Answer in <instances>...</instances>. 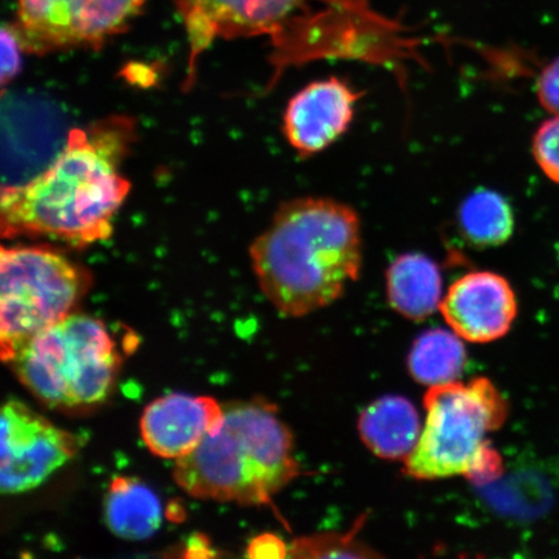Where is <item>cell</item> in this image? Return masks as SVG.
Listing matches in <instances>:
<instances>
[{"instance_id":"22","label":"cell","mask_w":559,"mask_h":559,"mask_svg":"<svg viewBox=\"0 0 559 559\" xmlns=\"http://www.w3.org/2000/svg\"><path fill=\"white\" fill-rule=\"evenodd\" d=\"M536 94L548 114L559 116V58L550 61L542 70L536 82Z\"/></svg>"},{"instance_id":"9","label":"cell","mask_w":559,"mask_h":559,"mask_svg":"<svg viewBox=\"0 0 559 559\" xmlns=\"http://www.w3.org/2000/svg\"><path fill=\"white\" fill-rule=\"evenodd\" d=\"M193 59L215 39L271 34L283 40L311 3L358 7L361 0H174Z\"/></svg>"},{"instance_id":"11","label":"cell","mask_w":559,"mask_h":559,"mask_svg":"<svg viewBox=\"0 0 559 559\" xmlns=\"http://www.w3.org/2000/svg\"><path fill=\"white\" fill-rule=\"evenodd\" d=\"M360 97L337 76L309 83L284 111L283 131L292 148L300 157L330 148L352 126Z\"/></svg>"},{"instance_id":"7","label":"cell","mask_w":559,"mask_h":559,"mask_svg":"<svg viewBox=\"0 0 559 559\" xmlns=\"http://www.w3.org/2000/svg\"><path fill=\"white\" fill-rule=\"evenodd\" d=\"M145 0H17L16 31L26 51L99 47L123 33Z\"/></svg>"},{"instance_id":"19","label":"cell","mask_w":559,"mask_h":559,"mask_svg":"<svg viewBox=\"0 0 559 559\" xmlns=\"http://www.w3.org/2000/svg\"><path fill=\"white\" fill-rule=\"evenodd\" d=\"M531 151L545 177L559 185V116L548 118L537 128Z\"/></svg>"},{"instance_id":"16","label":"cell","mask_w":559,"mask_h":559,"mask_svg":"<svg viewBox=\"0 0 559 559\" xmlns=\"http://www.w3.org/2000/svg\"><path fill=\"white\" fill-rule=\"evenodd\" d=\"M457 223L461 236L471 247L491 249L513 236L515 215L504 195L480 188L461 202Z\"/></svg>"},{"instance_id":"13","label":"cell","mask_w":559,"mask_h":559,"mask_svg":"<svg viewBox=\"0 0 559 559\" xmlns=\"http://www.w3.org/2000/svg\"><path fill=\"white\" fill-rule=\"evenodd\" d=\"M358 429L370 452L393 461L407 460L423 432L414 403L401 395L381 396L367 405Z\"/></svg>"},{"instance_id":"8","label":"cell","mask_w":559,"mask_h":559,"mask_svg":"<svg viewBox=\"0 0 559 559\" xmlns=\"http://www.w3.org/2000/svg\"><path fill=\"white\" fill-rule=\"evenodd\" d=\"M81 439L62 430L24 403L3 405L0 421V489L4 495L31 491L68 463Z\"/></svg>"},{"instance_id":"3","label":"cell","mask_w":559,"mask_h":559,"mask_svg":"<svg viewBox=\"0 0 559 559\" xmlns=\"http://www.w3.org/2000/svg\"><path fill=\"white\" fill-rule=\"evenodd\" d=\"M300 473L295 438L276 405L229 404L221 428L177 460L174 479L194 499L264 506Z\"/></svg>"},{"instance_id":"6","label":"cell","mask_w":559,"mask_h":559,"mask_svg":"<svg viewBox=\"0 0 559 559\" xmlns=\"http://www.w3.org/2000/svg\"><path fill=\"white\" fill-rule=\"evenodd\" d=\"M424 405L425 428L404 461L405 475L418 480L465 475L485 437L502 428L509 415L504 395L486 377L430 386Z\"/></svg>"},{"instance_id":"2","label":"cell","mask_w":559,"mask_h":559,"mask_svg":"<svg viewBox=\"0 0 559 559\" xmlns=\"http://www.w3.org/2000/svg\"><path fill=\"white\" fill-rule=\"evenodd\" d=\"M263 295L289 318L324 309L358 280L362 263L360 216L334 199L298 198L277 209L250 247Z\"/></svg>"},{"instance_id":"4","label":"cell","mask_w":559,"mask_h":559,"mask_svg":"<svg viewBox=\"0 0 559 559\" xmlns=\"http://www.w3.org/2000/svg\"><path fill=\"white\" fill-rule=\"evenodd\" d=\"M10 362L21 383L52 408L107 400L121 367L107 326L81 313L35 334Z\"/></svg>"},{"instance_id":"20","label":"cell","mask_w":559,"mask_h":559,"mask_svg":"<svg viewBox=\"0 0 559 559\" xmlns=\"http://www.w3.org/2000/svg\"><path fill=\"white\" fill-rule=\"evenodd\" d=\"M504 474V463L498 450L493 449L491 443L481 445L477 456H475L469 471L465 477L469 479L475 487H486L498 480Z\"/></svg>"},{"instance_id":"1","label":"cell","mask_w":559,"mask_h":559,"mask_svg":"<svg viewBox=\"0 0 559 559\" xmlns=\"http://www.w3.org/2000/svg\"><path fill=\"white\" fill-rule=\"evenodd\" d=\"M132 135L134 126L123 117L70 131L44 171L3 187V237L44 236L76 248L108 239L130 192L120 166Z\"/></svg>"},{"instance_id":"10","label":"cell","mask_w":559,"mask_h":559,"mask_svg":"<svg viewBox=\"0 0 559 559\" xmlns=\"http://www.w3.org/2000/svg\"><path fill=\"white\" fill-rule=\"evenodd\" d=\"M439 311L459 337L488 344L508 334L519 313V302L504 276L474 271L450 286Z\"/></svg>"},{"instance_id":"24","label":"cell","mask_w":559,"mask_h":559,"mask_svg":"<svg viewBox=\"0 0 559 559\" xmlns=\"http://www.w3.org/2000/svg\"><path fill=\"white\" fill-rule=\"evenodd\" d=\"M216 556L215 551L210 548L209 540L205 536L195 534L188 539L185 557L187 558H206Z\"/></svg>"},{"instance_id":"21","label":"cell","mask_w":559,"mask_h":559,"mask_svg":"<svg viewBox=\"0 0 559 559\" xmlns=\"http://www.w3.org/2000/svg\"><path fill=\"white\" fill-rule=\"evenodd\" d=\"M25 50L15 24L4 25L2 29V82L15 79L21 69V51Z\"/></svg>"},{"instance_id":"12","label":"cell","mask_w":559,"mask_h":559,"mask_svg":"<svg viewBox=\"0 0 559 559\" xmlns=\"http://www.w3.org/2000/svg\"><path fill=\"white\" fill-rule=\"evenodd\" d=\"M225 408L210 396L169 394L153 401L140 419V432L158 457L179 460L218 430Z\"/></svg>"},{"instance_id":"5","label":"cell","mask_w":559,"mask_h":559,"mask_svg":"<svg viewBox=\"0 0 559 559\" xmlns=\"http://www.w3.org/2000/svg\"><path fill=\"white\" fill-rule=\"evenodd\" d=\"M93 276L79 263L41 247L0 251V355L10 362L35 334L70 314Z\"/></svg>"},{"instance_id":"23","label":"cell","mask_w":559,"mask_h":559,"mask_svg":"<svg viewBox=\"0 0 559 559\" xmlns=\"http://www.w3.org/2000/svg\"><path fill=\"white\" fill-rule=\"evenodd\" d=\"M249 558H286L289 557V545L274 534H263L254 537L247 548Z\"/></svg>"},{"instance_id":"14","label":"cell","mask_w":559,"mask_h":559,"mask_svg":"<svg viewBox=\"0 0 559 559\" xmlns=\"http://www.w3.org/2000/svg\"><path fill=\"white\" fill-rule=\"evenodd\" d=\"M443 278L438 264L421 253L396 258L386 271V295L405 319L423 321L442 304Z\"/></svg>"},{"instance_id":"17","label":"cell","mask_w":559,"mask_h":559,"mask_svg":"<svg viewBox=\"0 0 559 559\" xmlns=\"http://www.w3.org/2000/svg\"><path fill=\"white\" fill-rule=\"evenodd\" d=\"M463 338L445 330H430L418 335L408 355V370L414 380L428 386L456 381L466 366Z\"/></svg>"},{"instance_id":"15","label":"cell","mask_w":559,"mask_h":559,"mask_svg":"<svg viewBox=\"0 0 559 559\" xmlns=\"http://www.w3.org/2000/svg\"><path fill=\"white\" fill-rule=\"evenodd\" d=\"M105 523L126 540L148 539L160 526L163 507L158 496L136 478L111 479L104 501Z\"/></svg>"},{"instance_id":"18","label":"cell","mask_w":559,"mask_h":559,"mask_svg":"<svg viewBox=\"0 0 559 559\" xmlns=\"http://www.w3.org/2000/svg\"><path fill=\"white\" fill-rule=\"evenodd\" d=\"M367 516L356 521L348 533H320L298 537L289 545L292 558H376L381 557L372 548L358 539L359 531L365 526Z\"/></svg>"}]
</instances>
